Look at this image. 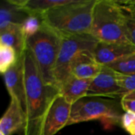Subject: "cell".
<instances>
[{
	"mask_svg": "<svg viewBox=\"0 0 135 135\" xmlns=\"http://www.w3.org/2000/svg\"><path fill=\"white\" fill-rule=\"evenodd\" d=\"M22 55L25 93V127L22 135H43L46 117L60 91L44 82L28 48Z\"/></svg>",
	"mask_w": 135,
	"mask_h": 135,
	"instance_id": "cell-1",
	"label": "cell"
},
{
	"mask_svg": "<svg viewBox=\"0 0 135 135\" xmlns=\"http://www.w3.org/2000/svg\"><path fill=\"white\" fill-rule=\"evenodd\" d=\"M97 0H72L43 15L44 23L61 36L90 34L93 10Z\"/></svg>",
	"mask_w": 135,
	"mask_h": 135,
	"instance_id": "cell-2",
	"label": "cell"
},
{
	"mask_svg": "<svg viewBox=\"0 0 135 135\" xmlns=\"http://www.w3.org/2000/svg\"><path fill=\"white\" fill-rule=\"evenodd\" d=\"M90 34L99 42H129L125 34V16L118 1L97 0Z\"/></svg>",
	"mask_w": 135,
	"mask_h": 135,
	"instance_id": "cell-3",
	"label": "cell"
},
{
	"mask_svg": "<svg viewBox=\"0 0 135 135\" xmlns=\"http://www.w3.org/2000/svg\"><path fill=\"white\" fill-rule=\"evenodd\" d=\"M123 111L120 101L115 99L86 97L72 105L67 127L99 120L104 129L109 130L120 125Z\"/></svg>",
	"mask_w": 135,
	"mask_h": 135,
	"instance_id": "cell-4",
	"label": "cell"
},
{
	"mask_svg": "<svg viewBox=\"0 0 135 135\" xmlns=\"http://www.w3.org/2000/svg\"><path fill=\"white\" fill-rule=\"evenodd\" d=\"M61 43L62 36L44 23L37 33L27 39L26 47L31 51L40 74L47 85L56 86L54 70Z\"/></svg>",
	"mask_w": 135,
	"mask_h": 135,
	"instance_id": "cell-5",
	"label": "cell"
},
{
	"mask_svg": "<svg viewBox=\"0 0 135 135\" xmlns=\"http://www.w3.org/2000/svg\"><path fill=\"white\" fill-rule=\"evenodd\" d=\"M99 41L91 34H79L62 36L61 47L54 70L56 86L60 89L70 78V65L77 55L83 51H94Z\"/></svg>",
	"mask_w": 135,
	"mask_h": 135,
	"instance_id": "cell-6",
	"label": "cell"
},
{
	"mask_svg": "<svg viewBox=\"0 0 135 135\" xmlns=\"http://www.w3.org/2000/svg\"><path fill=\"white\" fill-rule=\"evenodd\" d=\"M126 93L127 91L120 87L117 81L115 71L104 66L102 71L92 79L87 97H108L111 99H116L121 98Z\"/></svg>",
	"mask_w": 135,
	"mask_h": 135,
	"instance_id": "cell-7",
	"label": "cell"
},
{
	"mask_svg": "<svg viewBox=\"0 0 135 135\" xmlns=\"http://www.w3.org/2000/svg\"><path fill=\"white\" fill-rule=\"evenodd\" d=\"M72 105L59 95L52 103L45 119L43 135H55L65 127L70 119Z\"/></svg>",
	"mask_w": 135,
	"mask_h": 135,
	"instance_id": "cell-8",
	"label": "cell"
},
{
	"mask_svg": "<svg viewBox=\"0 0 135 135\" xmlns=\"http://www.w3.org/2000/svg\"><path fill=\"white\" fill-rule=\"evenodd\" d=\"M133 53H135V46L130 42H99L94 49L93 56L100 65L108 66Z\"/></svg>",
	"mask_w": 135,
	"mask_h": 135,
	"instance_id": "cell-9",
	"label": "cell"
},
{
	"mask_svg": "<svg viewBox=\"0 0 135 135\" xmlns=\"http://www.w3.org/2000/svg\"><path fill=\"white\" fill-rule=\"evenodd\" d=\"M25 127V114L15 97L10 98L9 104L0 119V135H13L23 131Z\"/></svg>",
	"mask_w": 135,
	"mask_h": 135,
	"instance_id": "cell-10",
	"label": "cell"
},
{
	"mask_svg": "<svg viewBox=\"0 0 135 135\" xmlns=\"http://www.w3.org/2000/svg\"><path fill=\"white\" fill-rule=\"evenodd\" d=\"M2 77L10 98H17L25 112V93L23 55L19 56L17 63L9 70H8L6 73H4L2 74Z\"/></svg>",
	"mask_w": 135,
	"mask_h": 135,
	"instance_id": "cell-11",
	"label": "cell"
},
{
	"mask_svg": "<svg viewBox=\"0 0 135 135\" xmlns=\"http://www.w3.org/2000/svg\"><path fill=\"white\" fill-rule=\"evenodd\" d=\"M104 66L98 63L93 53L83 51L79 53L70 65V75L79 79H93L103 70Z\"/></svg>",
	"mask_w": 135,
	"mask_h": 135,
	"instance_id": "cell-12",
	"label": "cell"
},
{
	"mask_svg": "<svg viewBox=\"0 0 135 135\" xmlns=\"http://www.w3.org/2000/svg\"><path fill=\"white\" fill-rule=\"evenodd\" d=\"M91 81L90 79H79L71 76L60 87V95L67 103L73 105L87 97Z\"/></svg>",
	"mask_w": 135,
	"mask_h": 135,
	"instance_id": "cell-13",
	"label": "cell"
},
{
	"mask_svg": "<svg viewBox=\"0 0 135 135\" xmlns=\"http://www.w3.org/2000/svg\"><path fill=\"white\" fill-rule=\"evenodd\" d=\"M26 41L21 25L12 24L5 29L0 31V45L11 47L21 56L26 49Z\"/></svg>",
	"mask_w": 135,
	"mask_h": 135,
	"instance_id": "cell-14",
	"label": "cell"
},
{
	"mask_svg": "<svg viewBox=\"0 0 135 135\" xmlns=\"http://www.w3.org/2000/svg\"><path fill=\"white\" fill-rule=\"evenodd\" d=\"M72 0H12L20 9L28 14L44 15L46 12L55 7L66 5Z\"/></svg>",
	"mask_w": 135,
	"mask_h": 135,
	"instance_id": "cell-15",
	"label": "cell"
},
{
	"mask_svg": "<svg viewBox=\"0 0 135 135\" xmlns=\"http://www.w3.org/2000/svg\"><path fill=\"white\" fill-rule=\"evenodd\" d=\"M28 13L15 5L12 0H2L0 6V31L9 25H21Z\"/></svg>",
	"mask_w": 135,
	"mask_h": 135,
	"instance_id": "cell-16",
	"label": "cell"
},
{
	"mask_svg": "<svg viewBox=\"0 0 135 135\" xmlns=\"http://www.w3.org/2000/svg\"><path fill=\"white\" fill-rule=\"evenodd\" d=\"M125 16V34L127 40L135 46V1H118Z\"/></svg>",
	"mask_w": 135,
	"mask_h": 135,
	"instance_id": "cell-17",
	"label": "cell"
},
{
	"mask_svg": "<svg viewBox=\"0 0 135 135\" xmlns=\"http://www.w3.org/2000/svg\"><path fill=\"white\" fill-rule=\"evenodd\" d=\"M19 56L15 51L11 47L0 45V71L3 74L12 66H13Z\"/></svg>",
	"mask_w": 135,
	"mask_h": 135,
	"instance_id": "cell-18",
	"label": "cell"
},
{
	"mask_svg": "<svg viewBox=\"0 0 135 135\" xmlns=\"http://www.w3.org/2000/svg\"><path fill=\"white\" fill-rule=\"evenodd\" d=\"M44 24L43 15L28 14L21 24V29L26 39L34 36L39 32Z\"/></svg>",
	"mask_w": 135,
	"mask_h": 135,
	"instance_id": "cell-19",
	"label": "cell"
},
{
	"mask_svg": "<svg viewBox=\"0 0 135 135\" xmlns=\"http://www.w3.org/2000/svg\"><path fill=\"white\" fill-rule=\"evenodd\" d=\"M113 70L123 74H135V53L106 66Z\"/></svg>",
	"mask_w": 135,
	"mask_h": 135,
	"instance_id": "cell-20",
	"label": "cell"
},
{
	"mask_svg": "<svg viewBox=\"0 0 135 135\" xmlns=\"http://www.w3.org/2000/svg\"><path fill=\"white\" fill-rule=\"evenodd\" d=\"M120 126L130 135H135V113L125 112L122 115Z\"/></svg>",
	"mask_w": 135,
	"mask_h": 135,
	"instance_id": "cell-21",
	"label": "cell"
},
{
	"mask_svg": "<svg viewBox=\"0 0 135 135\" xmlns=\"http://www.w3.org/2000/svg\"><path fill=\"white\" fill-rule=\"evenodd\" d=\"M116 79L120 87L127 92L135 90V74H123L115 71Z\"/></svg>",
	"mask_w": 135,
	"mask_h": 135,
	"instance_id": "cell-22",
	"label": "cell"
},
{
	"mask_svg": "<svg viewBox=\"0 0 135 135\" xmlns=\"http://www.w3.org/2000/svg\"><path fill=\"white\" fill-rule=\"evenodd\" d=\"M120 104L124 112L135 113V90L127 92L120 98Z\"/></svg>",
	"mask_w": 135,
	"mask_h": 135,
	"instance_id": "cell-23",
	"label": "cell"
}]
</instances>
